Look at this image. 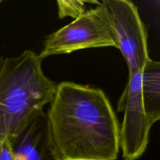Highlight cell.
I'll list each match as a JSON object with an SVG mask.
<instances>
[{"instance_id": "1", "label": "cell", "mask_w": 160, "mask_h": 160, "mask_svg": "<svg viewBox=\"0 0 160 160\" xmlns=\"http://www.w3.org/2000/svg\"><path fill=\"white\" fill-rule=\"evenodd\" d=\"M46 114L54 160H116L120 128L101 89L62 82Z\"/></svg>"}, {"instance_id": "2", "label": "cell", "mask_w": 160, "mask_h": 160, "mask_svg": "<svg viewBox=\"0 0 160 160\" xmlns=\"http://www.w3.org/2000/svg\"><path fill=\"white\" fill-rule=\"evenodd\" d=\"M42 59L31 50L0 57V94L12 145L34 115L54 98L58 84L44 74Z\"/></svg>"}, {"instance_id": "3", "label": "cell", "mask_w": 160, "mask_h": 160, "mask_svg": "<svg viewBox=\"0 0 160 160\" xmlns=\"http://www.w3.org/2000/svg\"><path fill=\"white\" fill-rule=\"evenodd\" d=\"M116 43L127 63L129 77L142 72L149 56L147 31L136 5L129 0L101 1Z\"/></svg>"}, {"instance_id": "4", "label": "cell", "mask_w": 160, "mask_h": 160, "mask_svg": "<svg viewBox=\"0 0 160 160\" xmlns=\"http://www.w3.org/2000/svg\"><path fill=\"white\" fill-rule=\"evenodd\" d=\"M43 45L38 54L41 59L52 55L71 53L87 48H118L101 2L71 23L49 34Z\"/></svg>"}, {"instance_id": "5", "label": "cell", "mask_w": 160, "mask_h": 160, "mask_svg": "<svg viewBox=\"0 0 160 160\" xmlns=\"http://www.w3.org/2000/svg\"><path fill=\"white\" fill-rule=\"evenodd\" d=\"M117 111L124 112L120 128V148L124 160H136L145 152L152 126L141 94V72L129 77L118 100Z\"/></svg>"}, {"instance_id": "6", "label": "cell", "mask_w": 160, "mask_h": 160, "mask_svg": "<svg viewBox=\"0 0 160 160\" xmlns=\"http://www.w3.org/2000/svg\"><path fill=\"white\" fill-rule=\"evenodd\" d=\"M50 138L47 114L39 111L12 144L14 160H54L50 151Z\"/></svg>"}, {"instance_id": "7", "label": "cell", "mask_w": 160, "mask_h": 160, "mask_svg": "<svg viewBox=\"0 0 160 160\" xmlns=\"http://www.w3.org/2000/svg\"><path fill=\"white\" fill-rule=\"evenodd\" d=\"M141 94L148 118L152 125L160 118V63L150 59L141 72Z\"/></svg>"}, {"instance_id": "8", "label": "cell", "mask_w": 160, "mask_h": 160, "mask_svg": "<svg viewBox=\"0 0 160 160\" xmlns=\"http://www.w3.org/2000/svg\"><path fill=\"white\" fill-rule=\"evenodd\" d=\"M87 1L81 0H59L57 1L58 16L60 19L71 17L74 19L83 14L86 9Z\"/></svg>"}, {"instance_id": "9", "label": "cell", "mask_w": 160, "mask_h": 160, "mask_svg": "<svg viewBox=\"0 0 160 160\" xmlns=\"http://www.w3.org/2000/svg\"><path fill=\"white\" fill-rule=\"evenodd\" d=\"M0 160H14L12 143L7 138H0Z\"/></svg>"}, {"instance_id": "10", "label": "cell", "mask_w": 160, "mask_h": 160, "mask_svg": "<svg viewBox=\"0 0 160 160\" xmlns=\"http://www.w3.org/2000/svg\"><path fill=\"white\" fill-rule=\"evenodd\" d=\"M2 2V1H1V0H0V4H1V2Z\"/></svg>"}]
</instances>
